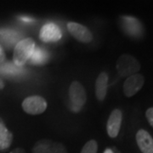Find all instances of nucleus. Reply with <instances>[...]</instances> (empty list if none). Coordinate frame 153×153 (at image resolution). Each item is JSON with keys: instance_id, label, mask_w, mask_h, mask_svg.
I'll return each instance as SVG.
<instances>
[{"instance_id": "obj_15", "label": "nucleus", "mask_w": 153, "mask_h": 153, "mask_svg": "<svg viewBox=\"0 0 153 153\" xmlns=\"http://www.w3.org/2000/svg\"><path fill=\"white\" fill-rule=\"evenodd\" d=\"M98 151V144L96 140H90L82 146L80 153H97Z\"/></svg>"}, {"instance_id": "obj_2", "label": "nucleus", "mask_w": 153, "mask_h": 153, "mask_svg": "<svg viewBox=\"0 0 153 153\" xmlns=\"http://www.w3.org/2000/svg\"><path fill=\"white\" fill-rule=\"evenodd\" d=\"M69 98L71 110L74 113L79 112L83 108L87 101L85 88L78 81L71 82L69 87Z\"/></svg>"}, {"instance_id": "obj_3", "label": "nucleus", "mask_w": 153, "mask_h": 153, "mask_svg": "<svg viewBox=\"0 0 153 153\" xmlns=\"http://www.w3.org/2000/svg\"><path fill=\"white\" fill-rule=\"evenodd\" d=\"M116 67L121 76L128 77L138 73L140 69V64L135 57L124 54L117 59Z\"/></svg>"}, {"instance_id": "obj_6", "label": "nucleus", "mask_w": 153, "mask_h": 153, "mask_svg": "<svg viewBox=\"0 0 153 153\" xmlns=\"http://www.w3.org/2000/svg\"><path fill=\"white\" fill-rule=\"evenodd\" d=\"M67 30L73 38L78 42L88 44L93 40V34L85 26L77 22H68Z\"/></svg>"}, {"instance_id": "obj_4", "label": "nucleus", "mask_w": 153, "mask_h": 153, "mask_svg": "<svg viewBox=\"0 0 153 153\" xmlns=\"http://www.w3.org/2000/svg\"><path fill=\"white\" fill-rule=\"evenodd\" d=\"M22 109L29 115L42 114L47 109V101L39 95L28 96L22 101Z\"/></svg>"}, {"instance_id": "obj_11", "label": "nucleus", "mask_w": 153, "mask_h": 153, "mask_svg": "<svg viewBox=\"0 0 153 153\" xmlns=\"http://www.w3.org/2000/svg\"><path fill=\"white\" fill-rule=\"evenodd\" d=\"M136 142L142 153H153V138L145 129L136 133Z\"/></svg>"}, {"instance_id": "obj_5", "label": "nucleus", "mask_w": 153, "mask_h": 153, "mask_svg": "<svg viewBox=\"0 0 153 153\" xmlns=\"http://www.w3.org/2000/svg\"><path fill=\"white\" fill-rule=\"evenodd\" d=\"M120 26L123 32L133 38L141 37L144 33L141 22L134 16H122L120 18Z\"/></svg>"}, {"instance_id": "obj_8", "label": "nucleus", "mask_w": 153, "mask_h": 153, "mask_svg": "<svg viewBox=\"0 0 153 153\" xmlns=\"http://www.w3.org/2000/svg\"><path fill=\"white\" fill-rule=\"evenodd\" d=\"M145 83V77L140 73L127 77L123 83V93L127 97H132L136 94Z\"/></svg>"}, {"instance_id": "obj_22", "label": "nucleus", "mask_w": 153, "mask_h": 153, "mask_svg": "<svg viewBox=\"0 0 153 153\" xmlns=\"http://www.w3.org/2000/svg\"><path fill=\"white\" fill-rule=\"evenodd\" d=\"M0 123H3V120H2L1 118H0Z\"/></svg>"}, {"instance_id": "obj_12", "label": "nucleus", "mask_w": 153, "mask_h": 153, "mask_svg": "<svg viewBox=\"0 0 153 153\" xmlns=\"http://www.w3.org/2000/svg\"><path fill=\"white\" fill-rule=\"evenodd\" d=\"M108 75L106 72L102 71L99 74L95 82V96L99 101H103L106 96L108 88Z\"/></svg>"}, {"instance_id": "obj_13", "label": "nucleus", "mask_w": 153, "mask_h": 153, "mask_svg": "<svg viewBox=\"0 0 153 153\" xmlns=\"http://www.w3.org/2000/svg\"><path fill=\"white\" fill-rule=\"evenodd\" d=\"M13 141V134L4 125L0 123V151H4L10 147Z\"/></svg>"}, {"instance_id": "obj_14", "label": "nucleus", "mask_w": 153, "mask_h": 153, "mask_svg": "<svg viewBox=\"0 0 153 153\" xmlns=\"http://www.w3.org/2000/svg\"><path fill=\"white\" fill-rule=\"evenodd\" d=\"M47 60H48V54L44 50L39 48L34 49L33 54L30 57L31 62L36 65H42Z\"/></svg>"}, {"instance_id": "obj_21", "label": "nucleus", "mask_w": 153, "mask_h": 153, "mask_svg": "<svg viewBox=\"0 0 153 153\" xmlns=\"http://www.w3.org/2000/svg\"><path fill=\"white\" fill-rule=\"evenodd\" d=\"M104 153H113V152H112V150H111V149L107 148V149H105V150Z\"/></svg>"}, {"instance_id": "obj_18", "label": "nucleus", "mask_w": 153, "mask_h": 153, "mask_svg": "<svg viewBox=\"0 0 153 153\" xmlns=\"http://www.w3.org/2000/svg\"><path fill=\"white\" fill-rule=\"evenodd\" d=\"M10 153H26V152H25V150L22 149V148L17 147L16 148V149H14L13 151H11Z\"/></svg>"}, {"instance_id": "obj_9", "label": "nucleus", "mask_w": 153, "mask_h": 153, "mask_svg": "<svg viewBox=\"0 0 153 153\" xmlns=\"http://www.w3.org/2000/svg\"><path fill=\"white\" fill-rule=\"evenodd\" d=\"M122 120H123V113L121 110L115 109L111 112L106 123V130L109 137L116 138L118 135L121 128Z\"/></svg>"}, {"instance_id": "obj_19", "label": "nucleus", "mask_w": 153, "mask_h": 153, "mask_svg": "<svg viewBox=\"0 0 153 153\" xmlns=\"http://www.w3.org/2000/svg\"><path fill=\"white\" fill-rule=\"evenodd\" d=\"M4 88V81L0 78V90L3 89Z\"/></svg>"}, {"instance_id": "obj_10", "label": "nucleus", "mask_w": 153, "mask_h": 153, "mask_svg": "<svg viewBox=\"0 0 153 153\" xmlns=\"http://www.w3.org/2000/svg\"><path fill=\"white\" fill-rule=\"evenodd\" d=\"M61 32L58 26L54 23H47L39 33V38L44 43L56 42L61 38Z\"/></svg>"}, {"instance_id": "obj_20", "label": "nucleus", "mask_w": 153, "mask_h": 153, "mask_svg": "<svg viewBox=\"0 0 153 153\" xmlns=\"http://www.w3.org/2000/svg\"><path fill=\"white\" fill-rule=\"evenodd\" d=\"M22 21H24V22H33V19H31V18H25V17H23V18H22Z\"/></svg>"}, {"instance_id": "obj_1", "label": "nucleus", "mask_w": 153, "mask_h": 153, "mask_svg": "<svg viewBox=\"0 0 153 153\" xmlns=\"http://www.w3.org/2000/svg\"><path fill=\"white\" fill-rule=\"evenodd\" d=\"M35 49V42L33 38H27L19 41L14 49L13 61L18 67L23 66L27 61Z\"/></svg>"}, {"instance_id": "obj_17", "label": "nucleus", "mask_w": 153, "mask_h": 153, "mask_svg": "<svg viewBox=\"0 0 153 153\" xmlns=\"http://www.w3.org/2000/svg\"><path fill=\"white\" fill-rule=\"evenodd\" d=\"M4 60H5V53L2 48V46L0 45V63L4 62Z\"/></svg>"}, {"instance_id": "obj_16", "label": "nucleus", "mask_w": 153, "mask_h": 153, "mask_svg": "<svg viewBox=\"0 0 153 153\" xmlns=\"http://www.w3.org/2000/svg\"><path fill=\"white\" fill-rule=\"evenodd\" d=\"M146 117L150 125L153 128V107H150L149 109H147V111H146Z\"/></svg>"}, {"instance_id": "obj_7", "label": "nucleus", "mask_w": 153, "mask_h": 153, "mask_svg": "<svg viewBox=\"0 0 153 153\" xmlns=\"http://www.w3.org/2000/svg\"><path fill=\"white\" fill-rule=\"evenodd\" d=\"M33 153H67V152L62 144L44 139L33 146Z\"/></svg>"}]
</instances>
